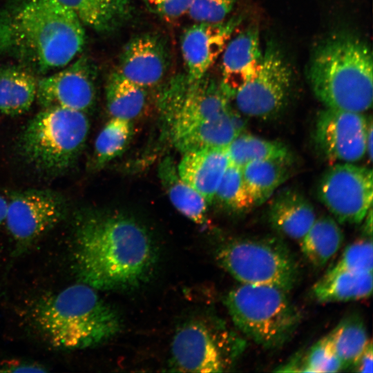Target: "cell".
Wrapping results in <instances>:
<instances>
[{"label": "cell", "mask_w": 373, "mask_h": 373, "mask_svg": "<svg viewBox=\"0 0 373 373\" xmlns=\"http://www.w3.org/2000/svg\"><path fill=\"white\" fill-rule=\"evenodd\" d=\"M46 369L37 363L21 359H8L0 364V372H45Z\"/></svg>", "instance_id": "e575fe53"}, {"label": "cell", "mask_w": 373, "mask_h": 373, "mask_svg": "<svg viewBox=\"0 0 373 373\" xmlns=\"http://www.w3.org/2000/svg\"><path fill=\"white\" fill-rule=\"evenodd\" d=\"M343 233L335 219L328 216L316 218L299 241L306 259L316 267H323L337 253Z\"/></svg>", "instance_id": "d4e9b609"}, {"label": "cell", "mask_w": 373, "mask_h": 373, "mask_svg": "<svg viewBox=\"0 0 373 373\" xmlns=\"http://www.w3.org/2000/svg\"><path fill=\"white\" fill-rule=\"evenodd\" d=\"M231 110L209 120L175 123L173 139L183 153L210 148H224L239 135L231 119Z\"/></svg>", "instance_id": "d6986e66"}, {"label": "cell", "mask_w": 373, "mask_h": 373, "mask_svg": "<svg viewBox=\"0 0 373 373\" xmlns=\"http://www.w3.org/2000/svg\"><path fill=\"white\" fill-rule=\"evenodd\" d=\"M368 122L361 113L326 108L316 119V146L330 162H358L365 155Z\"/></svg>", "instance_id": "8fae6325"}, {"label": "cell", "mask_w": 373, "mask_h": 373, "mask_svg": "<svg viewBox=\"0 0 373 373\" xmlns=\"http://www.w3.org/2000/svg\"><path fill=\"white\" fill-rule=\"evenodd\" d=\"M35 75L18 65L0 68V111L16 116L27 112L36 99Z\"/></svg>", "instance_id": "44dd1931"}, {"label": "cell", "mask_w": 373, "mask_h": 373, "mask_svg": "<svg viewBox=\"0 0 373 373\" xmlns=\"http://www.w3.org/2000/svg\"><path fill=\"white\" fill-rule=\"evenodd\" d=\"M307 79L326 108L362 113L372 107V52L355 36L335 35L321 42L311 59Z\"/></svg>", "instance_id": "3957f363"}, {"label": "cell", "mask_w": 373, "mask_h": 373, "mask_svg": "<svg viewBox=\"0 0 373 373\" xmlns=\"http://www.w3.org/2000/svg\"><path fill=\"white\" fill-rule=\"evenodd\" d=\"M231 19L218 23L196 22L181 38V51L189 84L198 82L222 55L239 23Z\"/></svg>", "instance_id": "5bb4252c"}, {"label": "cell", "mask_w": 373, "mask_h": 373, "mask_svg": "<svg viewBox=\"0 0 373 373\" xmlns=\"http://www.w3.org/2000/svg\"><path fill=\"white\" fill-rule=\"evenodd\" d=\"M34 318L52 346L69 350L104 343L122 326L119 312L95 289L82 283L43 298L36 305Z\"/></svg>", "instance_id": "277c9868"}, {"label": "cell", "mask_w": 373, "mask_h": 373, "mask_svg": "<svg viewBox=\"0 0 373 373\" xmlns=\"http://www.w3.org/2000/svg\"><path fill=\"white\" fill-rule=\"evenodd\" d=\"M262 57L256 27H250L231 37L222 53L220 82L230 98L256 75Z\"/></svg>", "instance_id": "2e32d148"}, {"label": "cell", "mask_w": 373, "mask_h": 373, "mask_svg": "<svg viewBox=\"0 0 373 373\" xmlns=\"http://www.w3.org/2000/svg\"><path fill=\"white\" fill-rule=\"evenodd\" d=\"M148 10L166 19H175L187 13L193 0H142Z\"/></svg>", "instance_id": "836d02e7"}, {"label": "cell", "mask_w": 373, "mask_h": 373, "mask_svg": "<svg viewBox=\"0 0 373 373\" xmlns=\"http://www.w3.org/2000/svg\"><path fill=\"white\" fill-rule=\"evenodd\" d=\"M216 257L241 284L271 286L288 292L299 279L294 255L278 238H235L221 245Z\"/></svg>", "instance_id": "52a82bcc"}, {"label": "cell", "mask_w": 373, "mask_h": 373, "mask_svg": "<svg viewBox=\"0 0 373 373\" xmlns=\"http://www.w3.org/2000/svg\"><path fill=\"white\" fill-rule=\"evenodd\" d=\"M133 133L131 121L113 117L97 135L94 149L95 164L103 166L124 152Z\"/></svg>", "instance_id": "f1b7e54d"}, {"label": "cell", "mask_w": 373, "mask_h": 373, "mask_svg": "<svg viewBox=\"0 0 373 373\" xmlns=\"http://www.w3.org/2000/svg\"><path fill=\"white\" fill-rule=\"evenodd\" d=\"M373 247L371 237L363 238L349 245L340 259L329 271L354 273L372 272Z\"/></svg>", "instance_id": "1f68e13d"}, {"label": "cell", "mask_w": 373, "mask_h": 373, "mask_svg": "<svg viewBox=\"0 0 373 373\" xmlns=\"http://www.w3.org/2000/svg\"><path fill=\"white\" fill-rule=\"evenodd\" d=\"M317 193L338 222L358 224L372 207V171L352 163L336 164L321 178Z\"/></svg>", "instance_id": "ba28073f"}, {"label": "cell", "mask_w": 373, "mask_h": 373, "mask_svg": "<svg viewBox=\"0 0 373 373\" xmlns=\"http://www.w3.org/2000/svg\"><path fill=\"white\" fill-rule=\"evenodd\" d=\"M84 44V25L57 0H6L0 8V54L35 75L67 66Z\"/></svg>", "instance_id": "7a4b0ae2"}, {"label": "cell", "mask_w": 373, "mask_h": 373, "mask_svg": "<svg viewBox=\"0 0 373 373\" xmlns=\"http://www.w3.org/2000/svg\"><path fill=\"white\" fill-rule=\"evenodd\" d=\"M236 1L193 0L186 14L195 22H221L231 12Z\"/></svg>", "instance_id": "d6a6232c"}, {"label": "cell", "mask_w": 373, "mask_h": 373, "mask_svg": "<svg viewBox=\"0 0 373 373\" xmlns=\"http://www.w3.org/2000/svg\"><path fill=\"white\" fill-rule=\"evenodd\" d=\"M106 107L113 117L131 121L143 112L146 88L128 80L117 70L109 76L105 89Z\"/></svg>", "instance_id": "484cf974"}, {"label": "cell", "mask_w": 373, "mask_h": 373, "mask_svg": "<svg viewBox=\"0 0 373 373\" xmlns=\"http://www.w3.org/2000/svg\"><path fill=\"white\" fill-rule=\"evenodd\" d=\"M169 60L168 49L163 40L157 35L142 34L126 44L117 71L128 80L146 88L163 79Z\"/></svg>", "instance_id": "9a60e30c"}, {"label": "cell", "mask_w": 373, "mask_h": 373, "mask_svg": "<svg viewBox=\"0 0 373 373\" xmlns=\"http://www.w3.org/2000/svg\"><path fill=\"white\" fill-rule=\"evenodd\" d=\"M84 113L61 107L42 108L20 137V151L26 160L50 173L69 168L83 149L89 131Z\"/></svg>", "instance_id": "8992f818"}, {"label": "cell", "mask_w": 373, "mask_h": 373, "mask_svg": "<svg viewBox=\"0 0 373 373\" xmlns=\"http://www.w3.org/2000/svg\"><path fill=\"white\" fill-rule=\"evenodd\" d=\"M229 163L242 168L255 160L291 156L282 142L267 140L251 134H239L227 147Z\"/></svg>", "instance_id": "83f0119b"}, {"label": "cell", "mask_w": 373, "mask_h": 373, "mask_svg": "<svg viewBox=\"0 0 373 373\" xmlns=\"http://www.w3.org/2000/svg\"><path fill=\"white\" fill-rule=\"evenodd\" d=\"M226 347L216 327L204 318H193L175 331L171 345L174 370L221 372L227 367Z\"/></svg>", "instance_id": "30bf717a"}, {"label": "cell", "mask_w": 373, "mask_h": 373, "mask_svg": "<svg viewBox=\"0 0 373 373\" xmlns=\"http://www.w3.org/2000/svg\"><path fill=\"white\" fill-rule=\"evenodd\" d=\"M66 212V203L58 193L29 189L12 194L8 201L4 222L17 241L28 244L59 223Z\"/></svg>", "instance_id": "7c38bea8"}, {"label": "cell", "mask_w": 373, "mask_h": 373, "mask_svg": "<svg viewBox=\"0 0 373 373\" xmlns=\"http://www.w3.org/2000/svg\"><path fill=\"white\" fill-rule=\"evenodd\" d=\"M157 260L150 233L135 219L118 212L79 218L73 262L81 283L96 290H133L151 278Z\"/></svg>", "instance_id": "6da1fadb"}, {"label": "cell", "mask_w": 373, "mask_h": 373, "mask_svg": "<svg viewBox=\"0 0 373 373\" xmlns=\"http://www.w3.org/2000/svg\"><path fill=\"white\" fill-rule=\"evenodd\" d=\"M292 157L250 162L242 169L245 184L256 207L265 202L289 177Z\"/></svg>", "instance_id": "603a6c76"}, {"label": "cell", "mask_w": 373, "mask_h": 373, "mask_svg": "<svg viewBox=\"0 0 373 373\" xmlns=\"http://www.w3.org/2000/svg\"><path fill=\"white\" fill-rule=\"evenodd\" d=\"M159 176L169 198L176 209L197 224L206 221L208 202L179 175L173 160L166 157L160 163Z\"/></svg>", "instance_id": "cb8c5ba5"}, {"label": "cell", "mask_w": 373, "mask_h": 373, "mask_svg": "<svg viewBox=\"0 0 373 373\" xmlns=\"http://www.w3.org/2000/svg\"><path fill=\"white\" fill-rule=\"evenodd\" d=\"M287 291L267 285L241 284L226 295L231 318L246 336L267 349L286 343L300 321Z\"/></svg>", "instance_id": "5b68a950"}, {"label": "cell", "mask_w": 373, "mask_h": 373, "mask_svg": "<svg viewBox=\"0 0 373 373\" xmlns=\"http://www.w3.org/2000/svg\"><path fill=\"white\" fill-rule=\"evenodd\" d=\"M292 72L279 50L269 44L256 75L234 95L238 111L246 116L267 119L285 108Z\"/></svg>", "instance_id": "9c48e42d"}, {"label": "cell", "mask_w": 373, "mask_h": 373, "mask_svg": "<svg viewBox=\"0 0 373 373\" xmlns=\"http://www.w3.org/2000/svg\"><path fill=\"white\" fill-rule=\"evenodd\" d=\"M324 338L344 369L350 367L369 342L364 322L356 314L341 319Z\"/></svg>", "instance_id": "4316f807"}, {"label": "cell", "mask_w": 373, "mask_h": 373, "mask_svg": "<svg viewBox=\"0 0 373 373\" xmlns=\"http://www.w3.org/2000/svg\"><path fill=\"white\" fill-rule=\"evenodd\" d=\"M372 272L328 270L312 287V294L321 303L364 299L372 294Z\"/></svg>", "instance_id": "7402d4cb"}, {"label": "cell", "mask_w": 373, "mask_h": 373, "mask_svg": "<svg viewBox=\"0 0 373 373\" xmlns=\"http://www.w3.org/2000/svg\"><path fill=\"white\" fill-rule=\"evenodd\" d=\"M71 10L84 26L98 32H109L130 17V0H57Z\"/></svg>", "instance_id": "ffe728a7"}, {"label": "cell", "mask_w": 373, "mask_h": 373, "mask_svg": "<svg viewBox=\"0 0 373 373\" xmlns=\"http://www.w3.org/2000/svg\"><path fill=\"white\" fill-rule=\"evenodd\" d=\"M276 371L297 372H338L344 369L341 360L334 354L323 337L302 355Z\"/></svg>", "instance_id": "4dcf8cb0"}, {"label": "cell", "mask_w": 373, "mask_h": 373, "mask_svg": "<svg viewBox=\"0 0 373 373\" xmlns=\"http://www.w3.org/2000/svg\"><path fill=\"white\" fill-rule=\"evenodd\" d=\"M7 206L8 201L3 197L0 195V224L5 221Z\"/></svg>", "instance_id": "74e56055"}, {"label": "cell", "mask_w": 373, "mask_h": 373, "mask_svg": "<svg viewBox=\"0 0 373 373\" xmlns=\"http://www.w3.org/2000/svg\"><path fill=\"white\" fill-rule=\"evenodd\" d=\"M316 216L311 202L300 191L286 189L271 200L268 209L269 224L280 234L300 241Z\"/></svg>", "instance_id": "ac0fdd59"}, {"label": "cell", "mask_w": 373, "mask_h": 373, "mask_svg": "<svg viewBox=\"0 0 373 373\" xmlns=\"http://www.w3.org/2000/svg\"><path fill=\"white\" fill-rule=\"evenodd\" d=\"M95 68L86 55L37 80L36 99L41 108L61 107L85 113L95 101Z\"/></svg>", "instance_id": "4fadbf2b"}, {"label": "cell", "mask_w": 373, "mask_h": 373, "mask_svg": "<svg viewBox=\"0 0 373 373\" xmlns=\"http://www.w3.org/2000/svg\"><path fill=\"white\" fill-rule=\"evenodd\" d=\"M357 372H372V344L369 341L363 350L350 366Z\"/></svg>", "instance_id": "d590c367"}, {"label": "cell", "mask_w": 373, "mask_h": 373, "mask_svg": "<svg viewBox=\"0 0 373 373\" xmlns=\"http://www.w3.org/2000/svg\"><path fill=\"white\" fill-rule=\"evenodd\" d=\"M215 197L233 213H247L256 207L244 181L242 169L231 163L224 173Z\"/></svg>", "instance_id": "f546056e"}, {"label": "cell", "mask_w": 373, "mask_h": 373, "mask_svg": "<svg viewBox=\"0 0 373 373\" xmlns=\"http://www.w3.org/2000/svg\"><path fill=\"white\" fill-rule=\"evenodd\" d=\"M365 154L370 160L372 159V122L371 119L369 120L367 126Z\"/></svg>", "instance_id": "8d00e7d4"}, {"label": "cell", "mask_w": 373, "mask_h": 373, "mask_svg": "<svg viewBox=\"0 0 373 373\" xmlns=\"http://www.w3.org/2000/svg\"><path fill=\"white\" fill-rule=\"evenodd\" d=\"M229 164L227 147L205 149L184 153L178 172L210 203Z\"/></svg>", "instance_id": "e0dca14e"}]
</instances>
